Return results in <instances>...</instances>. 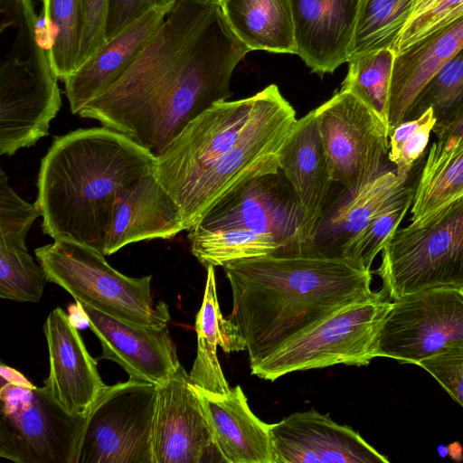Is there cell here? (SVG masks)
<instances>
[{
	"mask_svg": "<svg viewBox=\"0 0 463 463\" xmlns=\"http://www.w3.org/2000/svg\"><path fill=\"white\" fill-rule=\"evenodd\" d=\"M462 0H415L411 15L391 50L399 55L418 43L426 30Z\"/></svg>",
	"mask_w": 463,
	"mask_h": 463,
	"instance_id": "37",
	"label": "cell"
},
{
	"mask_svg": "<svg viewBox=\"0 0 463 463\" xmlns=\"http://www.w3.org/2000/svg\"><path fill=\"white\" fill-rule=\"evenodd\" d=\"M407 179L396 171H384L355 194L346 193V199L332 201L316 228L312 246L326 254L342 255L345 245L406 185Z\"/></svg>",
	"mask_w": 463,
	"mask_h": 463,
	"instance_id": "25",
	"label": "cell"
},
{
	"mask_svg": "<svg viewBox=\"0 0 463 463\" xmlns=\"http://www.w3.org/2000/svg\"><path fill=\"white\" fill-rule=\"evenodd\" d=\"M432 108L437 124H446L463 110V48L447 62L420 95L410 119Z\"/></svg>",
	"mask_w": 463,
	"mask_h": 463,
	"instance_id": "34",
	"label": "cell"
},
{
	"mask_svg": "<svg viewBox=\"0 0 463 463\" xmlns=\"http://www.w3.org/2000/svg\"><path fill=\"white\" fill-rule=\"evenodd\" d=\"M394 59L395 55L391 49L350 58L347 61V74L341 87V90H350L366 102L387 126Z\"/></svg>",
	"mask_w": 463,
	"mask_h": 463,
	"instance_id": "31",
	"label": "cell"
},
{
	"mask_svg": "<svg viewBox=\"0 0 463 463\" xmlns=\"http://www.w3.org/2000/svg\"><path fill=\"white\" fill-rule=\"evenodd\" d=\"M437 118L432 108L418 118L395 127L389 135V161L396 166L399 175L408 176L413 164L425 151Z\"/></svg>",
	"mask_w": 463,
	"mask_h": 463,
	"instance_id": "35",
	"label": "cell"
},
{
	"mask_svg": "<svg viewBox=\"0 0 463 463\" xmlns=\"http://www.w3.org/2000/svg\"><path fill=\"white\" fill-rule=\"evenodd\" d=\"M413 192L412 186L405 185L364 230L345 245L341 254L361 261L367 269H371L374 258L382 251L411 207Z\"/></svg>",
	"mask_w": 463,
	"mask_h": 463,
	"instance_id": "33",
	"label": "cell"
},
{
	"mask_svg": "<svg viewBox=\"0 0 463 463\" xmlns=\"http://www.w3.org/2000/svg\"><path fill=\"white\" fill-rule=\"evenodd\" d=\"M279 170L304 210L313 238L316 228L331 204V190L335 184L315 109L297 119L282 147Z\"/></svg>",
	"mask_w": 463,
	"mask_h": 463,
	"instance_id": "21",
	"label": "cell"
},
{
	"mask_svg": "<svg viewBox=\"0 0 463 463\" xmlns=\"http://www.w3.org/2000/svg\"><path fill=\"white\" fill-rule=\"evenodd\" d=\"M79 306L90 328L100 342L102 352L99 359L118 364L130 379L160 385L181 366L168 325L139 326L87 305Z\"/></svg>",
	"mask_w": 463,
	"mask_h": 463,
	"instance_id": "17",
	"label": "cell"
},
{
	"mask_svg": "<svg viewBox=\"0 0 463 463\" xmlns=\"http://www.w3.org/2000/svg\"><path fill=\"white\" fill-rule=\"evenodd\" d=\"M155 383L128 379L107 386L85 417L73 463H153Z\"/></svg>",
	"mask_w": 463,
	"mask_h": 463,
	"instance_id": "8",
	"label": "cell"
},
{
	"mask_svg": "<svg viewBox=\"0 0 463 463\" xmlns=\"http://www.w3.org/2000/svg\"><path fill=\"white\" fill-rule=\"evenodd\" d=\"M43 330L50 365L43 388L66 412L86 417L108 386L99 374L97 361L61 307L49 314Z\"/></svg>",
	"mask_w": 463,
	"mask_h": 463,
	"instance_id": "16",
	"label": "cell"
},
{
	"mask_svg": "<svg viewBox=\"0 0 463 463\" xmlns=\"http://www.w3.org/2000/svg\"><path fill=\"white\" fill-rule=\"evenodd\" d=\"M462 195L463 138L450 148L433 142L414 188L411 221H420Z\"/></svg>",
	"mask_w": 463,
	"mask_h": 463,
	"instance_id": "27",
	"label": "cell"
},
{
	"mask_svg": "<svg viewBox=\"0 0 463 463\" xmlns=\"http://www.w3.org/2000/svg\"><path fill=\"white\" fill-rule=\"evenodd\" d=\"M182 212L153 173L120 188L104 241V255L128 244L169 239L184 231Z\"/></svg>",
	"mask_w": 463,
	"mask_h": 463,
	"instance_id": "18",
	"label": "cell"
},
{
	"mask_svg": "<svg viewBox=\"0 0 463 463\" xmlns=\"http://www.w3.org/2000/svg\"><path fill=\"white\" fill-rule=\"evenodd\" d=\"M191 228L248 229L271 235L283 250L312 246L304 210L280 170L249 180L218 202Z\"/></svg>",
	"mask_w": 463,
	"mask_h": 463,
	"instance_id": "13",
	"label": "cell"
},
{
	"mask_svg": "<svg viewBox=\"0 0 463 463\" xmlns=\"http://www.w3.org/2000/svg\"><path fill=\"white\" fill-rule=\"evenodd\" d=\"M155 162L146 148L104 126L55 137L37 182L43 232L104 255L118 191L153 173Z\"/></svg>",
	"mask_w": 463,
	"mask_h": 463,
	"instance_id": "3",
	"label": "cell"
},
{
	"mask_svg": "<svg viewBox=\"0 0 463 463\" xmlns=\"http://www.w3.org/2000/svg\"><path fill=\"white\" fill-rule=\"evenodd\" d=\"M392 305L382 296L344 307L250 367L251 373L274 381L296 371L366 365L373 358L374 338Z\"/></svg>",
	"mask_w": 463,
	"mask_h": 463,
	"instance_id": "7",
	"label": "cell"
},
{
	"mask_svg": "<svg viewBox=\"0 0 463 463\" xmlns=\"http://www.w3.org/2000/svg\"><path fill=\"white\" fill-rule=\"evenodd\" d=\"M360 0H290L297 53L322 76L347 62Z\"/></svg>",
	"mask_w": 463,
	"mask_h": 463,
	"instance_id": "19",
	"label": "cell"
},
{
	"mask_svg": "<svg viewBox=\"0 0 463 463\" xmlns=\"http://www.w3.org/2000/svg\"><path fill=\"white\" fill-rule=\"evenodd\" d=\"M172 5L156 8L139 17L107 41L62 80L72 114H78L127 72L162 24Z\"/></svg>",
	"mask_w": 463,
	"mask_h": 463,
	"instance_id": "20",
	"label": "cell"
},
{
	"mask_svg": "<svg viewBox=\"0 0 463 463\" xmlns=\"http://www.w3.org/2000/svg\"><path fill=\"white\" fill-rule=\"evenodd\" d=\"M192 254L205 268L259 256L283 250L271 235L243 228L188 230Z\"/></svg>",
	"mask_w": 463,
	"mask_h": 463,
	"instance_id": "28",
	"label": "cell"
},
{
	"mask_svg": "<svg viewBox=\"0 0 463 463\" xmlns=\"http://www.w3.org/2000/svg\"><path fill=\"white\" fill-rule=\"evenodd\" d=\"M332 180L355 194L384 172L389 128L366 102L341 90L315 109Z\"/></svg>",
	"mask_w": 463,
	"mask_h": 463,
	"instance_id": "10",
	"label": "cell"
},
{
	"mask_svg": "<svg viewBox=\"0 0 463 463\" xmlns=\"http://www.w3.org/2000/svg\"><path fill=\"white\" fill-rule=\"evenodd\" d=\"M41 215L38 203H29L10 186L0 169V239L25 242L26 234Z\"/></svg>",
	"mask_w": 463,
	"mask_h": 463,
	"instance_id": "36",
	"label": "cell"
},
{
	"mask_svg": "<svg viewBox=\"0 0 463 463\" xmlns=\"http://www.w3.org/2000/svg\"><path fill=\"white\" fill-rule=\"evenodd\" d=\"M223 269L232 294L228 317L243 336L250 367L348 305L382 296L372 271L353 258L313 246L233 260Z\"/></svg>",
	"mask_w": 463,
	"mask_h": 463,
	"instance_id": "2",
	"label": "cell"
},
{
	"mask_svg": "<svg viewBox=\"0 0 463 463\" xmlns=\"http://www.w3.org/2000/svg\"><path fill=\"white\" fill-rule=\"evenodd\" d=\"M274 463H388V458L346 425L315 410L270 425Z\"/></svg>",
	"mask_w": 463,
	"mask_h": 463,
	"instance_id": "15",
	"label": "cell"
},
{
	"mask_svg": "<svg viewBox=\"0 0 463 463\" xmlns=\"http://www.w3.org/2000/svg\"><path fill=\"white\" fill-rule=\"evenodd\" d=\"M41 24L52 66L57 78L63 80L79 67L81 0H43Z\"/></svg>",
	"mask_w": 463,
	"mask_h": 463,
	"instance_id": "29",
	"label": "cell"
},
{
	"mask_svg": "<svg viewBox=\"0 0 463 463\" xmlns=\"http://www.w3.org/2000/svg\"><path fill=\"white\" fill-rule=\"evenodd\" d=\"M0 456L19 463H73L85 417L66 412L24 377L2 379Z\"/></svg>",
	"mask_w": 463,
	"mask_h": 463,
	"instance_id": "9",
	"label": "cell"
},
{
	"mask_svg": "<svg viewBox=\"0 0 463 463\" xmlns=\"http://www.w3.org/2000/svg\"><path fill=\"white\" fill-rule=\"evenodd\" d=\"M203 299L195 318L197 353L189 377L202 392L223 395L231 391L217 357V346L229 354L247 350L246 342L230 317H223L218 302L214 267L209 266Z\"/></svg>",
	"mask_w": 463,
	"mask_h": 463,
	"instance_id": "24",
	"label": "cell"
},
{
	"mask_svg": "<svg viewBox=\"0 0 463 463\" xmlns=\"http://www.w3.org/2000/svg\"><path fill=\"white\" fill-rule=\"evenodd\" d=\"M463 408V347L453 348L418 364Z\"/></svg>",
	"mask_w": 463,
	"mask_h": 463,
	"instance_id": "38",
	"label": "cell"
},
{
	"mask_svg": "<svg viewBox=\"0 0 463 463\" xmlns=\"http://www.w3.org/2000/svg\"><path fill=\"white\" fill-rule=\"evenodd\" d=\"M213 453L220 457L203 400L181 365L167 381L157 385L153 463H202L213 461L210 457Z\"/></svg>",
	"mask_w": 463,
	"mask_h": 463,
	"instance_id": "14",
	"label": "cell"
},
{
	"mask_svg": "<svg viewBox=\"0 0 463 463\" xmlns=\"http://www.w3.org/2000/svg\"><path fill=\"white\" fill-rule=\"evenodd\" d=\"M275 84L253 96L214 103L193 119L156 157L153 174L175 202L249 128Z\"/></svg>",
	"mask_w": 463,
	"mask_h": 463,
	"instance_id": "11",
	"label": "cell"
},
{
	"mask_svg": "<svg viewBox=\"0 0 463 463\" xmlns=\"http://www.w3.org/2000/svg\"><path fill=\"white\" fill-rule=\"evenodd\" d=\"M249 52L218 0H176L127 72L78 115L157 157L193 119L228 99L232 75Z\"/></svg>",
	"mask_w": 463,
	"mask_h": 463,
	"instance_id": "1",
	"label": "cell"
},
{
	"mask_svg": "<svg viewBox=\"0 0 463 463\" xmlns=\"http://www.w3.org/2000/svg\"><path fill=\"white\" fill-rule=\"evenodd\" d=\"M414 2L360 0L349 59L362 53L391 49L411 15Z\"/></svg>",
	"mask_w": 463,
	"mask_h": 463,
	"instance_id": "30",
	"label": "cell"
},
{
	"mask_svg": "<svg viewBox=\"0 0 463 463\" xmlns=\"http://www.w3.org/2000/svg\"><path fill=\"white\" fill-rule=\"evenodd\" d=\"M297 121L279 87L239 141L205 170L175 201L185 230L249 180L279 170L282 147Z\"/></svg>",
	"mask_w": 463,
	"mask_h": 463,
	"instance_id": "6",
	"label": "cell"
},
{
	"mask_svg": "<svg viewBox=\"0 0 463 463\" xmlns=\"http://www.w3.org/2000/svg\"><path fill=\"white\" fill-rule=\"evenodd\" d=\"M392 301L373 344V358L418 365L463 347V289L433 288Z\"/></svg>",
	"mask_w": 463,
	"mask_h": 463,
	"instance_id": "12",
	"label": "cell"
},
{
	"mask_svg": "<svg viewBox=\"0 0 463 463\" xmlns=\"http://www.w3.org/2000/svg\"><path fill=\"white\" fill-rule=\"evenodd\" d=\"M462 48L463 17L395 56L389 97V135L400 123L410 119L425 88Z\"/></svg>",
	"mask_w": 463,
	"mask_h": 463,
	"instance_id": "22",
	"label": "cell"
},
{
	"mask_svg": "<svg viewBox=\"0 0 463 463\" xmlns=\"http://www.w3.org/2000/svg\"><path fill=\"white\" fill-rule=\"evenodd\" d=\"M232 30L250 51L297 53L290 0H218Z\"/></svg>",
	"mask_w": 463,
	"mask_h": 463,
	"instance_id": "26",
	"label": "cell"
},
{
	"mask_svg": "<svg viewBox=\"0 0 463 463\" xmlns=\"http://www.w3.org/2000/svg\"><path fill=\"white\" fill-rule=\"evenodd\" d=\"M433 132L436 134V143L443 148L454 146L458 141L463 138V110L449 122L435 126Z\"/></svg>",
	"mask_w": 463,
	"mask_h": 463,
	"instance_id": "41",
	"label": "cell"
},
{
	"mask_svg": "<svg viewBox=\"0 0 463 463\" xmlns=\"http://www.w3.org/2000/svg\"><path fill=\"white\" fill-rule=\"evenodd\" d=\"M372 273L390 300L433 288L463 289V195L397 229Z\"/></svg>",
	"mask_w": 463,
	"mask_h": 463,
	"instance_id": "4",
	"label": "cell"
},
{
	"mask_svg": "<svg viewBox=\"0 0 463 463\" xmlns=\"http://www.w3.org/2000/svg\"><path fill=\"white\" fill-rule=\"evenodd\" d=\"M197 390L222 462L274 463L271 424L254 415L241 386L223 395Z\"/></svg>",
	"mask_w": 463,
	"mask_h": 463,
	"instance_id": "23",
	"label": "cell"
},
{
	"mask_svg": "<svg viewBox=\"0 0 463 463\" xmlns=\"http://www.w3.org/2000/svg\"><path fill=\"white\" fill-rule=\"evenodd\" d=\"M49 281L29 254L25 242L0 240V297L18 302H38Z\"/></svg>",
	"mask_w": 463,
	"mask_h": 463,
	"instance_id": "32",
	"label": "cell"
},
{
	"mask_svg": "<svg viewBox=\"0 0 463 463\" xmlns=\"http://www.w3.org/2000/svg\"><path fill=\"white\" fill-rule=\"evenodd\" d=\"M108 5L109 0H81L82 27L79 67L107 42Z\"/></svg>",
	"mask_w": 463,
	"mask_h": 463,
	"instance_id": "39",
	"label": "cell"
},
{
	"mask_svg": "<svg viewBox=\"0 0 463 463\" xmlns=\"http://www.w3.org/2000/svg\"><path fill=\"white\" fill-rule=\"evenodd\" d=\"M176 0H109L106 24L107 41L130 24L156 8L172 5Z\"/></svg>",
	"mask_w": 463,
	"mask_h": 463,
	"instance_id": "40",
	"label": "cell"
},
{
	"mask_svg": "<svg viewBox=\"0 0 463 463\" xmlns=\"http://www.w3.org/2000/svg\"><path fill=\"white\" fill-rule=\"evenodd\" d=\"M34 253L48 280L65 289L78 304L139 326L168 325L167 306L164 302L154 306L152 275L126 276L112 268L105 255L69 240H56Z\"/></svg>",
	"mask_w": 463,
	"mask_h": 463,
	"instance_id": "5",
	"label": "cell"
}]
</instances>
